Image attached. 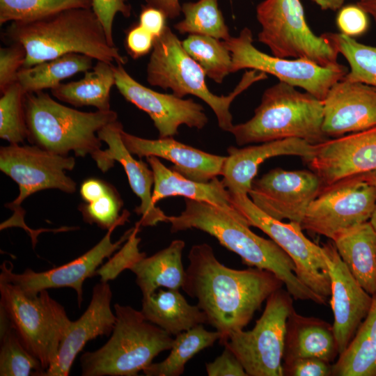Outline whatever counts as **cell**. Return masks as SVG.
<instances>
[{"label": "cell", "instance_id": "6da1fadb", "mask_svg": "<svg viewBox=\"0 0 376 376\" xmlns=\"http://www.w3.org/2000/svg\"><path fill=\"white\" fill-rule=\"evenodd\" d=\"M189 264L182 290L197 300L207 324L217 331L221 345L243 329L254 313L283 283L274 273L249 267L235 269L216 258L211 246L195 244L189 250Z\"/></svg>", "mask_w": 376, "mask_h": 376}, {"label": "cell", "instance_id": "7a4b0ae2", "mask_svg": "<svg viewBox=\"0 0 376 376\" xmlns=\"http://www.w3.org/2000/svg\"><path fill=\"white\" fill-rule=\"evenodd\" d=\"M185 208L180 214L167 217L171 233L191 228L207 233L237 254L244 265L274 273L294 299L327 304V299L315 293L298 279L290 257L272 239L254 233L241 214L205 202L189 198H185Z\"/></svg>", "mask_w": 376, "mask_h": 376}, {"label": "cell", "instance_id": "3957f363", "mask_svg": "<svg viewBox=\"0 0 376 376\" xmlns=\"http://www.w3.org/2000/svg\"><path fill=\"white\" fill-rule=\"evenodd\" d=\"M5 36L20 43L26 57L22 68L77 53L125 65L127 57L112 45L92 8H73L29 22H10Z\"/></svg>", "mask_w": 376, "mask_h": 376}, {"label": "cell", "instance_id": "277c9868", "mask_svg": "<svg viewBox=\"0 0 376 376\" xmlns=\"http://www.w3.org/2000/svg\"><path fill=\"white\" fill-rule=\"evenodd\" d=\"M28 140L52 153L77 157L91 155L95 162L102 151L97 132L118 120L117 113L97 110L85 112L70 108L42 91L27 93L24 97Z\"/></svg>", "mask_w": 376, "mask_h": 376}, {"label": "cell", "instance_id": "5b68a950", "mask_svg": "<svg viewBox=\"0 0 376 376\" xmlns=\"http://www.w3.org/2000/svg\"><path fill=\"white\" fill-rule=\"evenodd\" d=\"M322 123L323 100L279 81L265 91L253 116L230 132L239 146L288 138L316 145L329 139Z\"/></svg>", "mask_w": 376, "mask_h": 376}, {"label": "cell", "instance_id": "8992f818", "mask_svg": "<svg viewBox=\"0 0 376 376\" xmlns=\"http://www.w3.org/2000/svg\"><path fill=\"white\" fill-rule=\"evenodd\" d=\"M146 75L151 86L169 88L179 97L192 95L201 99L214 113L219 127L228 132L234 125L230 111L233 100L253 84L267 79V75L263 72L246 70L228 95L212 93L206 84V75L202 68L185 51L182 41L167 26L155 38Z\"/></svg>", "mask_w": 376, "mask_h": 376}, {"label": "cell", "instance_id": "52a82bcc", "mask_svg": "<svg viewBox=\"0 0 376 376\" xmlns=\"http://www.w3.org/2000/svg\"><path fill=\"white\" fill-rule=\"evenodd\" d=\"M114 310L116 320L109 340L80 358L83 376H136L173 346L172 336L147 321L141 311L118 304Z\"/></svg>", "mask_w": 376, "mask_h": 376}, {"label": "cell", "instance_id": "ba28073f", "mask_svg": "<svg viewBox=\"0 0 376 376\" xmlns=\"http://www.w3.org/2000/svg\"><path fill=\"white\" fill-rule=\"evenodd\" d=\"M0 294V314L6 317L24 347L39 359L45 372L55 362L72 322L64 307L47 290L32 294L2 279Z\"/></svg>", "mask_w": 376, "mask_h": 376}, {"label": "cell", "instance_id": "9c48e42d", "mask_svg": "<svg viewBox=\"0 0 376 376\" xmlns=\"http://www.w3.org/2000/svg\"><path fill=\"white\" fill-rule=\"evenodd\" d=\"M256 17L261 26L258 41L273 56L307 59L323 67L340 65L331 41L308 26L300 0H264L256 6Z\"/></svg>", "mask_w": 376, "mask_h": 376}, {"label": "cell", "instance_id": "30bf717a", "mask_svg": "<svg viewBox=\"0 0 376 376\" xmlns=\"http://www.w3.org/2000/svg\"><path fill=\"white\" fill-rule=\"evenodd\" d=\"M292 295L281 288L267 299L252 329L237 331L224 343L248 376H283L287 321L295 309Z\"/></svg>", "mask_w": 376, "mask_h": 376}, {"label": "cell", "instance_id": "8fae6325", "mask_svg": "<svg viewBox=\"0 0 376 376\" xmlns=\"http://www.w3.org/2000/svg\"><path fill=\"white\" fill-rule=\"evenodd\" d=\"M72 156H63L35 145L10 143L0 148V170L17 183L19 194L5 206L13 212L9 219L24 227L22 203L30 196L45 189L73 194L76 182L66 174L75 166Z\"/></svg>", "mask_w": 376, "mask_h": 376}, {"label": "cell", "instance_id": "7c38bea8", "mask_svg": "<svg viewBox=\"0 0 376 376\" xmlns=\"http://www.w3.org/2000/svg\"><path fill=\"white\" fill-rule=\"evenodd\" d=\"M376 205V187L364 174L349 176L323 186L309 205L302 230L333 240L344 231L368 221Z\"/></svg>", "mask_w": 376, "mask_h": 376}, {"label": "cell", "instance_id": "4fadbf2b", "mask_svg": "<svg viewBox=\"0 0 376 376\" xmlns=\"http://www.w3.org/2000/svg\"><path fill=\"white\" fill-rule=\"evenodd\" d=\"M232 58L231 73L249 69L272 75L279 81L303 88L323 100L331 86L343 79L347 68L340 64L323 67L303 58H285L271 56L253 45L251 31L244 27L235 37L224 40Z\"/></svg>", "mask_w": 376, "mask_h": 376}, {"label": "cell", "instance_id": "5bb4252c", "mask_svg": "<svg viewBox=\"0 0 376 376\" xmlns=\"http://www.w3.org/2000/svg\"><path fill=\"white\" fill-rule=\"evenodd\" d=\"M235 209L249 226L267 234L292 259L298 279L317 295L327 299L331 282L322 247L308 239L300 224L284 223L258 208L248 195H230Z\"/></svg>", "mask_w": 376, "mask_h": 376}, {"label": "cell", "instance_id": "9a60e30c", "mask_svg": "<svg viewBox=\"0 0 376 376\" xmlns=\"http://www.w3.org/2000/svg\"><path fill=\"white\" fill-rule=\"evenodd\" d=\"M322 187L320 178L311 170L276 168L253 180L248 196L269 217L301 224L309 205Z\"/></svg>", "mask_w": 376, "mask_h": 376}, {"label": "cell", "instance_id": "2e32d148", "mask_svg": "<svg viewBox=\"0 0 376 376\" xmlns=\"http://www.w3.org/2000/svg\"><path fill=\"white\" fill-rule=\"evenodd\" d=\"M113 70L115 86L119 93L148 113L158 131L159 138L173 137L182 125L198 130L207 125L208 118L203 106L194 100L148 88L134 79L122 64L113 65Z\"/></svg>", "mask_w": 376, "mask_h": 376}, {"label": "cell", "instance_id": "e0dca14e", "mask_svg": "<svg viewBox=\"0 0 376 376\" xmlns=\"http://www.w3.org/2000/svg\"><path fill=\"white\" fill-rule=\"evenodd\" d=\"M134 228V227H133ZM133 228L127 230L115 242H111V234L116 228L108 230L101 240L87 252L61 266L37 272L26 269L22 273L13 272V266L8 262L1 266L0 279L12 283L26 292L38 294L44 290L57 288H71L75 290L80 306L83 301L84 281L95 276L97 267L128 239Z\"/></svg>", "mask_w": 376, "mask_h": 376}, {"label": "cell", "instance_id": "ac0fdd59", "mask_svg": "<svg viewBox=\"0 0 376 376\" xmlns=\"http://www.w3.org/2000/svg\"><path fill=\"white\" fill-rule=\"evenodd\" d=\"M305 162L323 186L376 171V126L315 145L313 155Z\"/></svg>", "mask_w": 376, "mask_h": 376}, {"label": "cell", "instance_id": "d6986e66", "mask_svg": "<svg viewBox=\"0 0 376 376\" xmlns=\"http://www.w3.org/2000/svg\"><path fill=\"white\" fill-rule=\"evenodd\" d=\"M322 247L331 282L333 331L340 354L349 345L367 315L372 303V295L352 276L334 243L327 242Z\"/></svg>", "mask_w": 376, "mask_h": 376}, {"label": "cell", "instance_id": "ffe728a7", "mask_svg": "<svg viewBox=\"0 0 376 376\" xmlns=\"http://www.w3.org/2000/svg\"><path fill=\"white\" fill-rule=\"evenodd\" d=\"M376 126V88L344 79L323 100V132L339 137Z\"/></svg>", "mask_w": 376, "mask_h": 376}, {"label": "cell", "instance_id": "44dd1931", "mask_svg": "<svg viewBox=\"0 0 376 376\" xmlns=\"http://www.w3.org/2000/svg\"><path fill=\"white\" fill-rule=\"evenodd\" d=\"M122 130L123 125L116 120L97 132L100 140L108 147L100 152L95 162L97 166L105 173L114 166L115 162L121 164L132 190L141 200L140 205L134 209L141 215V226H153L159 222H167L168 215L152 201L153 172L146 162L136 159L127 150L121 138Z\"/></svg>", "mask_w": 376, "mask_h": 376}, {"label": "cell", "instance_id": "7402d4cb", "mask_svg": "<svg viewBox=\"0 0 376 376\" xmlns=\"http://www.w3.org/2000/svg\"><path fill=\"white\" fill-rule=\"evenodd\" d=\"M111 297L108 282L101 281L93 287L89 305L78 320L71 322L55 362L42 376L68 375L76 357L89 340L112 332L116 317L111 308Z\"/></svg>", "mask_w": 376, "mask_h": 376}, {"label": "cell", "instance_id": "603a6c76", "mask_svg": "<svg viewBox=\"0 0 376 376\" xmlns=\"http://www.w3.org/2000/svg\"><path fill=\"white\" fill-rule=\"evenodd\" d=\"M122 140L139 157L155 156L173 164L171 169L196 182H207L221 175L226 156L210 154L173 137L148 139L121 131Z\"/></svg>", "mask_w": 376, "mask_h": 376}, {"label": "cell", "instance_id": "cb8c5ba5", "mask_svg": "<svg viewBox=\"0 0 376 376\" xmlns=\"http://www.w3.org/2000/svg\"><path fill=\"white\" fill-rule=\"evenodd\" d=\"M315 145L298 138L261 143L242 148L230 146L221 171V182L230 195H248L258 166L273 157L295 155L305 162L311 157Z\"/></svg>", "mask_w": 376, "mask_h": 376}, {"label": "cell", "instance_id": "d4e9b609", "mask_svg": "<svg viewBox=\"0 0 376 376\" xmlns=\"http://www.w3.org/2000/svg\"><path fill=\"white\" fill-rule=\"evenodd\" d=\"M146 158L154 175L152 198L155 204L169 196H181L240 214L233 205L229 191L217 178L207 182H196L167 168L159 157L148 156Z\"/></svg>", "mask_w": 376, "mask_h": 376}, {"label": "cell", "instance_id": "484cf974", "mask_svg": "<svg viewBox=\"0 0 376 376\" xmlns=\"http://www.w3.org/2000/svg\"><path fill=\"white\" fill-rule=\"evenodd\" d=\"M339 355L333 327L326 321L297 313L294 309L287 321L283 361L312 357L328 363Z\"/></svg>", "mask_w": 376, "mask_h": 376}, {"label": "cell", "instance_id": "4316f807", "mask_svg": "<svg viewBox=\"0 0 376 376\" xmlns=\"http://www.w3.org/2000/svg\"><path fill=\"white\" fill-rule=\"evenodd\" d=\"M141 312L147 321L171 336L207 323L205 313L197 305L189 304L178 289L159 288L143 297Z\"/></svg>", "mask_w": 376, "mask_h": 376}, {"label": "cell", "instance_id": "83f0119b", "mask_svg": "<svg viewBox=\"0 0 376 376\" xmlns=\"http://www.w3.org/2000/svg\"><path fill=\"white\" fill-rule=\"evenodd\" d=\"M342 260L370 295L376 292V230L366 221L337 235L333 240Z\"/></svg>", "mask_w": 376, "mask_h": 376}, {"label": "cell", "instance_id": "f1b7e54d", "mask_svg": "<svg viewBox=\"0 0 376 376\" xmlns=\"http://www.w3.org/2000/svg\"><path fill=\"white\" fill-rule=\"evenodd\" d=\"M185 243L175 240L166 248L154 255L145 256L129 269L136 276V283L143 297L150 296L157 289L182 288L185 280L182 256Z\"/></svg>", "mask_w": 376, "mask_h": 376}, {"label": "cell", "instance_id": "f546056e", "mask_svg": "<svg viewBox=\"0 0 376 376\" xmlns=\"http://www.w3.org/2000/svg\"><path fill=\"white\" fill-rule=\"evenodd\" d=\"M113 64L97 61L78 81L61 83L51 90L58 100L75 107L92 106L99 111H109L110 93L115 86Z\"/></svg>", "mask_w": 376, "mask_h": 376}, {"label": "cell", "instance_id": "4dcf8cb0", "mask_svg": "<svg viewBox=\"0 0 376 376\" xmlns=\"http://www.w3.org/2000/svg\"><path fill=\"white\" fill-rule=\"evenodd\" d=\"M334 376H376V292L349 345L332 365Z\"/></svg>", "mask_w": 376, "mask_h": 376}, {"label": "cell", "instance_id": "1f68e13d", "mask_svg": "<svg viewBox=\"0 0 376 376\" xmlns=\"http://www.w3.org/2000/svg\"><path fill=\"white\" fill-rule=\"evenodd\" d=\"M93 58L81 54L72 53L21 68L17 81L24 94L56 87L65 79L79 72H86L93 67Z\"/></svg>", "mask_w": 376, "mask_h": 376}, {"label": "cell", "instance_id": "d6a6232c", "mask_svg": "<svg viewBox=\"0 0 376 376\" xmlns=\"http://www.w3.org/2000/svg\"><path fill=\"white\" fill-rule=\"evenodd\" d=\"M220 338L217 331H208L203 324L197 325L177 335L169 356L161 362L152 363L143 372L147 376H179L191 358L212 346Z\"/></svg>", "mask_w": 376, "mask_h": 376}, {"label": "cell", "instance_id": "836d02e7", "mask_svg": "<svg viewBox=\"0 0 376 376\" xmlns=\"http://www.w3.org/2000/svg\"><path fill=\"white\" fill-rule=\"evenodd\" d=\"M181 13L184 19L174 25L179 33L207 36L224 41L230 38L218 0L184 3Z\"/></svg>", "mask_w": 376, "mask_h": 376}, {"label": "cell", "instance_id": "e575fe53", "mask_svg": "<svg viewBox=\"0 0 376 376\" xmlns=\"http://www.w3.org/2000/svg\"><path fill=\"white\" fill-rule=\"evenodd\" d=\"M0 375L42 376L45 370L22 344L6 317L0 314Z\"/></svg>", "mask_w": 376, "mask_h": 376}, {"label": "cell", "instance_id": "d590c367", "mask_svg": "<svg viewBox=\"0 0 376 376\" xmlns=\"http://www.w3.org/2000/svg\"><path fill=\"white\" fill-rule=\"evenodd\" d=\"M185 51L202 68L206 76L218 84L231 73L232 58L224 40L189 34L182 41Z\"/></svg>", "mask_w": 376, "mask_h": 376}, {"label": "cell", "instance_id": "8d00e7d4", "mask_svg": "<svg viewBox=\"0 0 376 376\" xmlns=\"http://www.w3.org/2000/svg\"><path fill=\"white\" fill-rule=\"evenodd\" d=\"M324 35L349 63L350 70L343 79L376 88V47L360 43L341 33Z\"/></svg>", "mask_w": 376, "mask_h": 376}, {"label": "cell", "instance_id": "74e56055", "mask_svg": "<svg viewBox=\"0 0 376 376\" xmlns=\"http://www.w3.org/2000/svg\"><path fill=\"white\" fill-rule=\"evenodd\" d=\"M73 8H92V0H0V24L33 22Z\"/></svg>", "mask_w": 376, "mask_h": 376}, {"label": "cell", "instance_id": "f35d334b", "mask_svg": "<svg viewBox=\"0 0 376 376\" xmlns=\"http://www.w3.org/2000/svg\"><path fill=\"white\" fill-rule=\"evenodd\" d=\"M24 97L17 81L1 93L0 98V138L10 143L22 144L28 139Z\"/></svg>", "mask_w": 376, "mask_h": 376}, {"label": "cell", "instance_id": "ab89813d", "mask_svg": "<svg viewBox=\"0 0 376 376\" xmlns=\"http://www.w3.org/2000/svg\"><path fill=\"white\" fill-rule=\"evenodd\" d=\"M123 200L113 185L100 197L90 203H81L78 209L83 220L89 224H96L102 229L109 230L124 224L130 216L127 210L120 214Z\"/></svg>", "mask_w": 376, "mask_h": 376}, {"label": "cell", "instance_id": "60d3db41", "mask_svg": "<svg viewBox=\"0 0 376 376\" xmlns=\"http://www.w3.org/2000/svg\"><path fill=\"white\" fill-rule=\"evenodd\" d=\"M140 226V222H136L128 239L119 251L96 270L95 276L100 275L102 281L108 282L116 279L124 269H129L135 262L146 256V253L140 252L139 249L141 242V238L138 237Z\"/></svg>", "mask_w": 376, "mask_h": 376}, {"label": "cell", "instance_id": "b9f144b4", "mask_svg": "<svg viewBox=\"0 0 376 376\" xmlns=\"http://www.w3.org/2000/svg\"><path fill=\"white\" fill-rule=\"evenodd\" d=\"M26 57L24 47L18 42L0 49V91L17 81V76Z\"/></svg>", "mask_w": 376, "mask_h": 376}, {"label": "cell", "instance_id": "7bdbcfd3", "mask_svg": "<svg viewBox=\"0 0 376 376\" xmlns=\"http://www.w3.org/2000/svg\"><path fill=\"white\" fill-rule=\"evenodd\" d=\"M92 10L101 22L109 42L115 45L113 21L118 13L125 17L130 16L132 8L128 0H92Z\"/></svg>", "mask_w": 376, "mask_h": 376}, {"label": "cell", "instance_id": "ee69618b", "mask_svg": "<svg viewBox=\"0 0 376 376\" xmlns=\"http://www.w3.org/2000/svg\"><path fill=\"white\" fill-rule=\"evenodd\" d=\"M367 15L357 3L341 7L336 16L340 33L353 38L363 35L368 28Z\"/></svg>", "mask_w": 376, "mask_h": 376}, {"label": "cell", "instance_id": "f6af8a7d", "mask_svg": "<svg viewBox=\"0 0 376 376\" xmlns=\"http://www.w3.org/2000/svg\"><path fill=\"white\" fill-rule=\"evenodd\" d=\"M284 375L330 376L332 365L322 359L312 357L297 358L283 362Z\"/></svg>", "mask_w": 376, "mask_h": 376}, {"label": "cell", "instance_id": "bcb514c9", "mask_svg": "<svg viewBox=\"0 0 376 376\" xmlns=\"http://www.w3.org/2000/svg\"><path fill=\"white\" fill-rule=\"evenodd\" d=\"M205 369L209 376H248L240 361L227 347L213 361L205 364Z\"/></svg>", "mask_w": 376, "mask_h": 376}, {"label": "cell", "instance_id": "7dc6e473", "mask_svg": "<svg viewBox=\"0 0 376 376\" xmlns=\"http://www.w3.org/2000/svg\"><path fill=\"white\" fill-rule=\"evenodd\" d=\"M155 37L139 24L133 26L127 33L126 49L136 59L148 54L152 49Z\"/></svg>", "mask_w": 376, "mask_h": 376}, {"label": "cell", "instance_id": "c3c4849f", "mask_svg": "<svg viewBox=\"0 0 376 376\" xmlns=\"http://www.w3.org/2000/svg\"><path fill=\"white\" fill-rule=\"evenodd\" d=\"M166 18L162 10L147 5L141 11L139 24L155 38L159 37L166 28Z\"/></svg>", "mask_w": 376, "mask_h": 376}, {"label": "cell", "instance_id": "681fc988", "mask_svg": "<svg viewBox=\"0 0 376 376\" xmlns=\"http://www.w3.org/2000/svg\"><path fill=\"white\" fill-rule=\"evenodd\" d=\"M110 185V183L98 178H88L80 186V196L84 203H90L104 194Z\"/></svg>", "mask_w": 376, "mask_h": 376}, {"label": "cell", "instance_id": "f907efd6", "mask_svg": "<svg viewBox=\"0 0 376 376\" xmlns=\"http://www.w3.org/2000/svg\"><path fill=\"white\" fill-rule=\"evenodd\" d=\"M148 6L162 10L167 18L175 19L181 13L179 0H145Z\"/></svg>", "mask_w": 376, "mask_h": 376}, {"label": "cell", "instance_id": "816d5d0a", "mask_svg": "<svg viewBox=\"0 0 376 376\" xmlns=\"http://www.w3.org/2000/svg\"><path fill=\"white\" fill-rule=\"evenodd\" d=\"M323 10H337L343 7L345 0H311Z\"/></svg>", "mask_w": 376, "mask_h": 376}, {"label": "cell", "instance_id": "f5cc1de1", "mask_svg": "<svg viewBox=\"0 0 376 376\" xmlns=\"http://www.w3.org/2000/svg\"><path fill=\"white\" fill-rule=\"evenodd\" d=\"M357 4L367 14L370 15L376 24V0H359Z\"/></svg>", "mask_w": 376, "mask_h": 376}, {"label": "cell", "instance_id": "db71d44e", "mask_svg": "<svg viewBox=\"0 0 376 376\" xmlns=\"http://www.w3.org/2000/svg\"><path fill=\"white\" fill-rule=\"evenodd\" d=\"M366 180L376 187V171L364 173Z\"/></svg>", "mask_w": 376, "mask_h": 376}, {"label": "cell", "instance_id": "11a10c76", "mask_svg": "<svg viewBox=\"0 0 376 376\" xmlns=\"http://www.w3.org/2000/svg\"><path fill=\"white\" fill-rule=\"evenodd\" d=\"M369 221L370 222L373 228L376 230V205Z\"/></svg>", "mask_w": 376, "mask_h": 376}]
</instances>
